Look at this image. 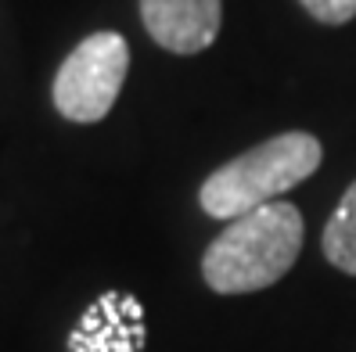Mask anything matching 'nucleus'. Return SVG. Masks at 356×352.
Masks as SVG:
<instances>
[{
    "label": "nucleus",
    "mask_w": 356,
    "mask_h": 352,
    "mask_svg": "<svg viewBox=\"0 0 356 352\" xmlns=\"http://www.w3.org/2000/svg\"><path fill=\"white\" fill-rule=\"evenodd\" d=\"M324 255L334 270L356 277V183L342 194L339 209L324 226Z\"/></svg>",
    "instance_id": "nucleus-5"
},
{
    "label": "nucleus",
    "mask_w": 356,
    "mask_h": 352,
    "mask_svg": "<svg viewBox=\"0 0 356 352\" xmlns=\"http://www.w3.org/2000/svg\"><path fill=\"white\" fill-rule=\"evenodd\" d=\"M130 72V47L119 33H94L61 61L54 76V108L69 122H101L119 101Z\"/></svg>",
    "instance_id": "nucleus-3"
},
{
    "label": "nucleus",
    "mask_w": 356,
    "mask_h": 352,
    "mask_svg": "<svg viewBox=\"0 0 356 352\" xmlns=\"http://www.w3.org/2000/svg\"><path fill=\"white\" fill-rule=\"evenodd\" d=\"M309 18H317L324 26H342L356 18V0H299Z\"/></svg>",
    "instance_id": "nucleus-6"
},
{
    "label": "nucleus",
    "mask_w": 356,
    "mask_h": 352,
    "mask_svg": "<svg viewBox=\"0 0 356 352\" xmlns=\"http://www.w3.org/2000/svg\"><path fill=\"white\" fill-rule=\"evenodd\" d=\"M302 234V212L281 198L230 219L202 255L205 284L216 295L263 292L296 266Z\"/></svg>",
    "instance_id": "nucleus-1"
},
{
    "label": "nucleus",
    "mask_w": 356,
    "mask_h": 352,
    "mask_svg": "<svg viewBox=\"0 0 356 352\" xmlns=\"http://www.w3.org/2000/svg\"><path fill=\"white\" fill-rule=\"evenodd\" d=\"M140 18L162 51L198 54L216 44L223 0H140Z\"/></svg>",
    "instance_id": "nucleus-4"
},
{
    "label": "nucleus",
    "mask_w": 356,
    "mask_h": 352,
    "mask_svg": "<svg viewBox=\"0 0 356 352\" xmlns=\"http://www.w3.org/2000/svg\"><path fill=\"white\" fill-rule=\"evenodd\" d=\"M324 148L313 133L291 130L263 140L259 148L238 155L234 162L220 169L202 183V209L213 219H238L252 209L277 201V194H288L321 169Z\"/></svg>",
    "instance_id": "nucleus-2"
}]
</instances>
